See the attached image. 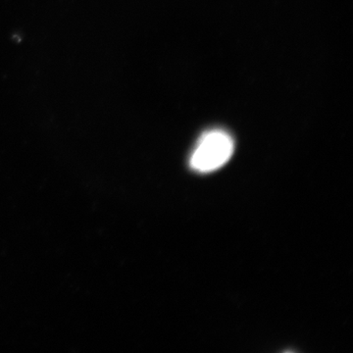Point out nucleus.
<instances>
[{
  "label": "nucleus",
  "mask_w": 353,
  "mask_h": 353,
  "mask_svg": "<svg viewBox=\"0 0 353 353\" xmlns=\"http://www.w3.org/2000/svg\"><path fill=\"white\" fill-rule=\"evenodd\" d=\"M234 150V139L227 132L212 130L205 132L197 143L190 157V167L201 173L218 170L229 161Z\"/></svg>",
  "instance_id": "obj_1"
}]
</instances>
